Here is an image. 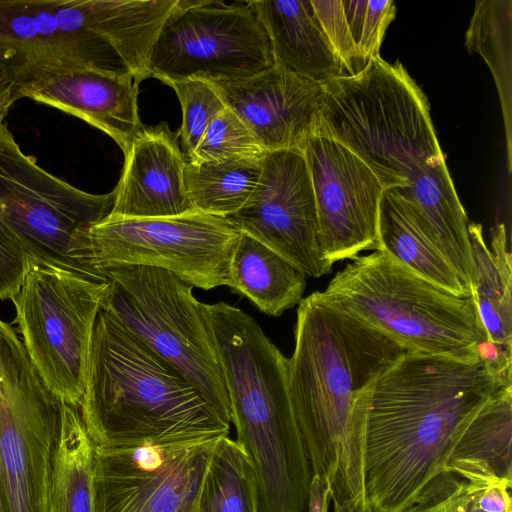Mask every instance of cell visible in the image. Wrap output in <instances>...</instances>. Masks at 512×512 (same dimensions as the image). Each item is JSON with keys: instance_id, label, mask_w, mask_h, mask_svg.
Wrapping results in <instances>:
<instances>
[{"instance_id": "ba28073f", "label": "cell", "mask_w": 512, "mask_h": 512, "mask_svg": "<svg viewBox=\"0 0 512 512\" xmlns=\"http://www.w3.org/2000/svg\"><path fill=\"white\" fill-rule=\"evenodd\" d=\"M101 309L165 361L231 423V407L204 303L173 273L149 266H115Z\"/></svg>"}, {"instance_id": "7402d4cb", "label": "cell", "mask_w": 512, "mask_h": 512, "mask_svg": "<svg viewBox=\"0 0 512 512\" xmlns=\"http://www.w3.org/2000/svg\"><path fill=\"white\" fill-rule=\"evenodd\" d=\"M378 238V250L413 273L458 297L471 296L416 208L393 190H385L380 201Z\"/></svg>"}, {"instance_id": "8fae6325", "label": "cell", "mask_w": 512, "mask_h": 512, "mask_svg": "<svg viewBox=\"0 0 512 512\" xmlns=\"http://www.w3.org/2000/svg\"><path fill=\"white\" fill-rule=\"evenodd\" d=\"M273 65L270 39L248 1L179 0L154 42L147 69L149 77L168 84L232 81Z\"/></svg>"}, {"instance_id": "4fadbf2b", "label": "cell", "mask_w": 512, "mask_h": 512, "mask_svg": "<svg viewBox=\"0 0 512 512\" xmlns=\"http://www.w3.org/2000/svg\"><path fill=\"white\" fill-rule=\"evenodd\" d=\"M219 438L94 448V512H197Z\"/></svg>"}, {"instance_id": "83f0119b", "label": "cell", "mask_w": 512, "mask_h": 512, "mask_svg": "<svg viewBox=\"0 0 512 512\" xmlns=\"http://www.w3.org/2000/svg\"><path fill=\"white\" fill-rule=\"evenodd\" d=\"M197 512H259L253 465L242 446L229 436L221 437L216 444Z\"/></svg>"}, {"instance_id": "4dcf8cb0", "label": "cell", "mask_w": 512, "mask_h": 512, "mask_svg": "<svg viewBox=\"0 0 512 512\" xmlns=\"http://www.w3.org/2000/svg\"><path fill=\"white\" fill-rule=\"evenodd\" d=\"M354 43L368 63L380 57L379 50L389 24L396 14L391 0H341Z\"/></svg>"}, {"instance_id": "7a4b0ae2", "label": "cell", "mask_w": 512, "mask_h": 512, "mask_svg": "<svg viewBox=\"0 0 512 512\" xmlns=\"http://www.w3.org/2000/svg\"><path fill=\"white\" fill-rule=\"evenodd\" d=\"M288 392L310 462L333 512H371L365 491V430L371 388L406 351L322 292L297 308Z\"/></svg>"}, {"instance_id": "d6986e66", "label": "cell", "mask_w": 512, "mask_h": 512, "mask_svg": "<svg viewBox=\"0 0 512 512\" xmlns=\"http://www.w3.org/2000/svg\"><path fill=\"white\" fill-rule=\"evenodd\" d=\"M186 158L165 122L139 131L125 154L109 218L177 216L195 211L185 185Z\"/></svg>"}, {"instance_id": "277c9868", "label": "cell", "mask_w": 512, "mask_h": 512, "mask_svg": "<svg viewBox=\"0 0 512 512\" xmlns=\"http://www.w3.org/2000/svg\"><path fill=\"white\" fill-rule=\"evenodd\" d=\"M78 411L96 446L194 442L230 432L189 381L101 308Z\"/></svg>"}, {"instance_id": "52a82bcc", "label": "cell", "mask_w": 512, "mask_h": 512, "mask_svg": "<svg viewBox=\"0 0 512 512\" xmlns=\"http://www.w3.org/2000/svg\"><path fill=\"white\" fill-rule=\"evenodd\" d=\"M115 191L91 194L39 167L6 124L0 127V221L18 238L32 265L67 270L105 284L91 229L111 213Z\"/></svg>"}, {"instance_id": "4316f807", "label": "cell", "mask_w": 512, "mask_h": 512, "mask_svg": "<svg viewBox=\"0 0 512 512\" xmlns=\"http://www.w3.org/2000/svg\"><path fill=\"white\" fill-rule=\"evenodd\" d=\"M264 155L223 162L187 161L184 179L194 209L224 218L236 213L259 180Z\"/></svg>"}, {"instance_id": "e575fe53", "label": "cell", "mask_w": 512, "mask_h": 512, "mask_svg": "<svg viewBox=\"0 0 512 512\" xmlns=\"http://www.w3.org/2000/svg\"><path fill=\"white\" fill-rule=\"evenodd\" d=\"M512 481L496 479L483 487L478 495L476 506L482 512H512Z\"/></svg>"}, {"instance_id": "9c48e42d", "label": "cell", "mask_w": 512, "mask_h": 512, "mask_svg": "<svg viewBox=\"0 0 512 512\" xmlns=\"http://www.w3.org/2000/svg\"><path fill=\"white\" fill-rule=\"evenodd\" d=\"M63 403L0 319V512H50Z\"/></svg>"}, {"instance_id": "603a6c76", "label": "cell", "mask_w": 512, "mask_h": 512, "mask_svg": "<svg viewBox=\"0 0 512 512\" xmlns=\"http://www.w3.org/2000/svg\"><path fill=\"white\" fill-rule=\"evenodd\" d=\"M226 286L265 314L280 316L302 300L306 277L273 250L241 232L230 258Z\"/></svg>"}, {"instance_id": "5bb4252c", "label": "cell", "mask_w": 512, "mask_h": 512, "mask_svg": "<svg viewBox=\"0 0 512 512\" xmlns=\"http://www.w3.org/2000/svg\"><path fill=\"white\" fill-rule=\"evenodd\" d=\"M227 219L305 277L332 271L319 244L314 190L303 150L267 151L254 190Z\"/></svg>"}, {"instance_id": "484cf974", "label": "cell", "mask_w": 512, "mask_h": 512, "mask_svg": "<svg viewBox=\"0 0 512 512\" xmlns=\"http://www.w3.org/2000/svg\"><path fill=\"white\" fill-rule=\"evenodd\" d=\"M511 19L512 1H477L465 40L467 50L485 60L496 84L505 125L509 173L512 164Z\"/></svg>"}, {"instance_id": "74e56055", "label": "cell", "mask_w": 512, "mask_h": 512, "mask_svg": "<svg viewBox=\"0 0 512 512\" xmlns=\"http://www.w3.org/2000/svg\"><path fill=\"white\" fill-rule=\"evenodd\" d=\"M472 512H482V511H481V510H479V509L477 508V506L475 505V507H474V509H473V511H472Z\"/></svg>"}, {"instance_id": "ac0fdd59", "label": "cell", "mask_w": 512, "mask_h": 512, "mask_svg": "<svg viewBox=\"0 0 512 512\" xmlns=\"http://www.w3.org/2000/svg\"><path fill=\"white\" fill-rule=\"evenodd\" d=\"M210 83L266 151L303 150L318 132L323 84L275 65L248 78Z\"/></svg>"}, {"instance_id": "f1b7e54d", "label": "cell", "mask_w": 512, "mask_h": 512, "mask_svg": "<svg viewBox=\"0 0 512 512\" xmlns=\"http://www.w3.org/2000/svg\"><path fill=\"white\" fill-rule=\"evenodd\" d=\"M182 108V124L177 132L183 154L190 160L211 121L226 108L212 83L198 78L169 82Z\"/></svg>"}, {"instance_id": "2e32d148", "label": "cell", "mask_w": 512, "mask_h": 512, "mask_svg": "<svg viewBox=\"0 0 512 512\" xmlns=\"http://www.w3.org/2000/svg\"><path fill=\"white\" fill-rule=\"evenodd\" d=\"M309 168L323 259H352L378 250L380 201L384 188L369 166L349 148L316 134L303 149Z\"/></svg>"}, {"instance_id": "1f68e13d", "label": "cell", "mask_w": 512, "mask_h": 512, "mask_svg": "<svg viewBox=\"0 0 512 512\" xmlns=\"http://www.w3.org/2000/svg\"><path fill=\"white\" fill-rule=\"evenodd\" d=\"M482 487L442 470L404 512H472Z\"/></svg>"}, {"instance_id": "44dd1931", "label": "cell", "mask_w": 512, "mask_h": 512, "mask_svg": "<svg viewBox=\"0 0 512 512\" xmlns=\"http://www.w3.org/2000/svg\"><path fill=\"white\" fill-rule=\"evenodd\" d=\"M270 39L274 65L324 84L346 76L310 0H252Z\"/></svg>"}, {"instance_id": "8992f818", "label": "cell", "mask_w": 512, "mask_h": 512, "mask_svg": "<svg viewBox=\"0 0 512 512\" xmlns=\"http://www.w3.org/2000/svg\"><path fill=\"white\" fill-rule=\"evenodd\" d=\"M322 294L406 352L483 360L487 354L472 296L447 292L382 250L352 258Z\"/></svg>"}, {"instance_id": "30bf717a", "label": "cell", "mask_w": 512, "mask_h": 512, "mask_svg": "<svg viewBox=\"0 0 512 512\" xmlns=\"http://www.w3.org/2000/svg\"><path fill=\"white\" fill-rule=\"evenodd\" d=\"M105 284L67 270L31 265L11 299L32 363L51 391L77 408Z\"/></svg>"}, {"instance_id": "9a60e30c", "label": "cell", "mask_w": 512, "mask_h": 512, "mask_svg": "<svg viewBox=\"0 0 512 512\" xmlns=\"http://www.w3.org/2000/svg\"><path fill=\"white\" fill-rule=\"evenodd\" d=\"M4 65L15 101L29 98L76 116L110 136L124 155L143 127L137 105L140 82L132 74L57 57H33Z\"/></svg>"}, {"instance_id": "5b68a950", "label": "cell", "mask_w": 512, "mask_h": 512, "mask_svg": "<svg viewBox=\"0 0 512 512\" xmlns=\"http://www.w3.org/2000/svg\"><path fill=\"white\" fill-rule=\"evenodd\" d=\"M223 372L236 441L263 489L299 480L309 460L288 392V358L247 313L224 302L204 304Z\"/></svg>"}, {"instance_id": "3957f363", "label": "cell", "mask_w": 512, "mask_h": 512, "mask_svg": "<svg viewBox=\"0 0 512 512\" xmlns=\"http://www.w3.org/2000/svg\"><path fill=\"white\" fill-rule=\"evenodd\" d=\"M502 385L482 358L405 352L375 380L365 430L371 512H404Z\"/></svg>"}, {"instance_id": "8d00e7d4", "label": "cell", "mask_w": 512, "mask_h": 512, "mask_svg": "<svg viewBox=\"0 0 512 512\" xmlns=\"http://www.w3.org/2000/svg\"><path fill=\"white\" fill-rule=\"evenodd\" d=\"M15 102L12 94V80L6 66L0 62V127L12 104Z\"/></svg>"}, {"instance_id": "ffe728a7", "label": "cell", "mask_w": 512, "mask_h": 512, "mask_svg": "<svg viewBox=\"0 0 512 512\" xmlns=\"http://www.w3.org/2000/svg\"><path fill=\"white\" fill-rule=\"evenodd\" d=\"M474 262L471 296L487 337L485 363L504 386L512 385V258L504 224L496 226L490 247L482 226L468 224Z\"/></svg>"}, {"instance_id": "cb8c5ba5", "label": "cell", "mask_w": 512, "mask_h": 512, "mask_svg": "<svg viewBox=\"0 0 512 512\" xmlns=\"http://www.w3.org/2000/svg\"><path fill=\"white\" fill-rule=\"evenodd\" d=\"M512 385L501 386L466 428L443 470L512 481Z\"/></svg>"}, {"instance_id": "7c38bea8", "label": "cell", "mask_w": 512, "mask_h": 512, "mask_svg": "<svg viewBox=\"0 0 512 512\" xmlns=\"http://www.w3.org/2000/svg\"><path fill=\"white\" fill-rule=\"evenodd\" d=\"M240 233L227 218L197 210L168 217H107L91 229L103 269L159 268L204 290L227 285L230 258Z\"/></svg>"}, {"instance_id": "d590c367", "label": "cell", "mask_w": 512, "mask_h": 512, "mask_svg": "<svg viewBox=\"0 0 512 512\" xmlns=\"http://www.w3.org/2000/svg\"><path fill=\"white\" fill-rule=\"evenodd\" d=\"M329 502L330 494L322 479L317 474H312L306 512H328Z\"/></svg>"}, {"instance_id": "f546056e", "label": "cell", "mask_w": 512, "mask_h": 512, "mask_svg": "<svg viewBox=\"0 0 512 512\" xmlns=\"http://www.w3.org/2000/svg\"><path fill=\"white\" fill-rule=\"evenodd\" d=\"M266 152L241 118L226 106L211 121L188 162H223Z\"/></svg>"}, {"instance_id": "d6a6232c", "label": "cell", "mask_w": 512, "mask_h": 512, "mask_svg": "<svg viewBox=\"0 0 512 512\" xmlns=\"http://www.w3.org/2000/svg\"><path fill=\"white\" fill-rule=\"evenodd\" d=\"M320 25L348 76L368 64L358 51L348 27L341 0H310Z\"/></svg>"}, {"instance_id": "e0dca14e", "label": "cell", "mask_w": 512, "mask_h": 512, "mask_svg": "<svg viewBox=\"0 0 512 512\" xmlns=\"http://www.w3.org/2000/svg\"><path fill=\"white\" fill-rule=\"evenodd\" d=\"M33 57L131 74L99 34L93 0L0 1V62Z\"/></svg>"}, {"instance_id": "d4e9b609", "label": "cell", "mask_w": 512, "mask_h": 512, "mask_svg": "<svg viewBox=\"0 0 512 512\" xmlns=\"http://www.w3.org/2000/svg\"><path fill=\"white\" fill-rule=\"evenodd\" d=\"M94 448L78 408L63 403L50 479V512H94Z\"/></svg>"}, {"instance_id": "836d02e7", "label": "cell", "mask_w": 512, "mask_h": 512, "mask_svg": "<svg viewBox=\"0 0 512 512\" xmlns=\"http://www.w3.org/2000/svg\"><path fill=\"white\" fill-rule=\"evenodd\" d=\"M32 263L13 232L0 221V299L20 291Z\"/></svg>"}, {"instance_id": "6da1fadb", "label": "cell", "mask_w": 512, "mask_h": 512, "mask_svg": "<svg viewBox=\"0 0 512 512\" xmlns=\"http://www.w3.org/2000/svg\"><path fill=\"white\" fill-rule=\"evenodd\" d=\"M317 134L359 156L384 190L418 211L471 293L474 262L468 221L445 163L429 102L401 62L372 59L359 73L323 84Z\"/></svg>"}]
</instances>
